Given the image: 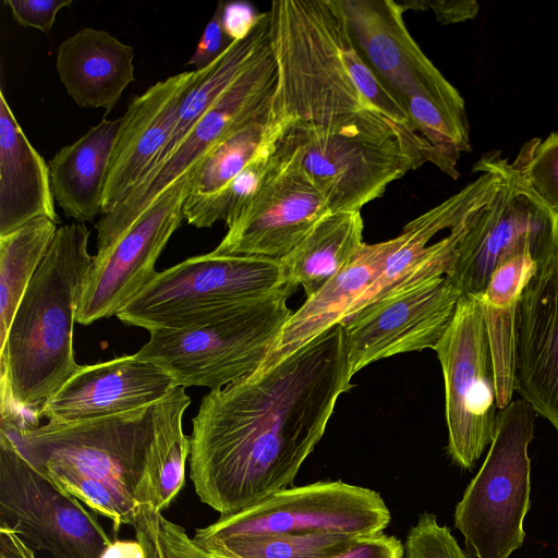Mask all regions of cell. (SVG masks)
<instances>
[{"label": "cell", "instance_id": "obj_22", "mask_svg": "<svg viewBox=\"0 0 558 558\" xmlns=\"http://www.w3.org/2000/svg\"><path fill=\"white\" fill-rule=\"evenodd\" d=\"M397 244V236L364 243L344 268L293 312L264 365L279 361L348 317L376 282Z\"/></svg>", "mask_w": 558, "mask_h": 558}, {"label": "cell", "instance_id": "obj_23", "mask_svg": "<svg viewBox=\"0 0 558 558\" xmlns=\"http://www.w3.org/2000/svg\"><path fill=\"white\" fill-rule=\"evenodd\" d=\"M50 170L17 123L0 90V236L37 217L61 222Z\"/></svg>", "mask_w": 558, "mask_h": 558}, {"label": "cell", "instance_id": "obj_16", "mask_svg": "<svg viewBox=\"0 0 558 558\" xmlns=\"http://www.w3.org/2000/svg\"><path fill=\"white\" fill-rule=\"evenodd\" d=\"M339 4L361 56L403 108L416 97L464 102L410 34L402 2L339 0Z\"/></svg>", "mask_w": 558, "mask_h": 558}, {"label": "cell", "instance_id": "obj_41", "mask_svg": "<svg viewBox=\"0 0 558 558\" xmlns=\"http://www.w3.org/2000/svg\"><path fill=\"white\" fill-rule=\"evenodd\" d=\"M0 553L9 558H37L35 550L11 527L0 525Z\"/></svg>", "mask_w": 558, "mask_h": 558}, {"label": "cell", "instance_id": "obj_21", "mask_svg": "<svg viewBox=\"0 0 558 558\" xmlns=\"http://www.w3.org/2000/svg\"><path fill=\"white\" fill-rule=\"evenodd\" d=\"M133 61V47L107 31L83 27L60 43L56 68L77 106L109 112L134 81Z\"/></svg>", "mask_w": 558, "mask_h": 558}, {"label": "cell", "instance_id": "obj_34", "mask_svg": "<svg viewBox=\"0 0 558 558\" xmlns=\"http://www.w3.org/2000/svg\"><path fill=\"white\" fill-rule=\"evenodd\" d=\"M145 558H220L198 545L186 530L148 504H141L133 526Z\"/></svg>", "mask_w": 558, "mask_h": 558}, {"label": "cell", "instance_id": "obj_1", "mask_svg": "<svg viewBox=\"0 0 558 558\" xmlns=\"http://www.w3.org/2000/svg\"><path fill=\"white\" fill-rule=\"evenodd\" d=\"M341 324L279 361L211 390L192 418L190 478L230 515L292 486L352 388Z\"/></svg>", "mask_w": 558, "mask_h": 558}, {"label": "cell", "instance_id": "obj_30", "mask_svg": "<svg viewBox=\"0 0 558 558\" xmlns=\"http://www.w3.org/2000/svg\"><path fill=\"white\" fill-rule=\"evenodd\" d=\"M293 142L290 126L267 143L226 185L209 194H190L184 205L186 222L196 228H210L218 221H225L228 227L268 175L286 159Z\"/></svg>", "mask_w": 558, "mask_h": 558}, {"label": "cell", "instance_id": "obj_35", "mask_svg": "<svg viewBox=\"0 0 558 558\" xmlns=\"http://www.w3.org/2000/svg\"><path fill=\"white\" fill-rule=\"evenodd\" d=\"M403 558H472L458 544L447 525L434 513L423 512L407 533Z\"/></svg>", "mask_w": 558, "mask_h": 558}, {"label": "cell", "instance_id": "obj_5", "mask_svg": "<svg viewBox=\"0 0 558 558\" xmlns=\"http://www.w3.org/2000/svg\"><path fill=\"white\" fill-rule=\"evenodd\" d=\"M286 289L240 304L199 326L150 332L135 353L163 368L184 388H223L260 368L293 312Z\"/></svg>", "mask_w": 558, "mask_h": 558}, {"label": "cell", "instance_id": "obj_18", "mask_svg": "<svg viewBox=\"0 0 558 558\" xmlns=\"http://www.w3.org/2000/svg\"><path fill=\"white\" fill-rule=\"evenodd\" d=\"M514 391L558 433V252L536 263L519 299Z\"/></svg>", "mask_w": 558, "mask_h": 558}, {"label": "cell", "instance_id": "obj_4", "mask_svg": "<svg viewBox=\"0 0 558 558\" xmlns=\"http://www.w3.org/2000/svg\"><path fill=\"white\" fill-rule=\"evenodd\" d=\"M89 235L85 223L58 228L0 349V383L36 423L46 401L81 367L74 357L73 328L93 260Z\"/></svg>", "mask_w": 558, "mask_h": 558}, {"label": "cell", "instance_id": "obj_38", "mask_svg": "<svg viewBox=\"0 0 558 558\" xmlns=\"http://www.w3.org/2000/svg\"><path fill=\"white\" fill-rule=\"evenodd\" d=\"M330 558H403V544L398 537L383 532L363 535Z\"/></svg>", "mask_w": 558, "mask_h": 558}, {"label": "cell", "instance_id": "obj_2", "mask_svg": "<svg viewBox=\"0 0 558 558\" xmlns=\"http://www.w3.org/2000/svg\"><path fill=\"white\" fill-rule=\"evenodd\" d=\"M277 100L296 132L399 142L418 167L441 160L355 46L339 0H278L268 11Z\"/></svg>", "mask_w": 558, "mask_h": 558}, {"label": "cell", "instance_id": "obj_40", "mask_svg": "<svg viewBox=\"0 0 558 558\" xmlns=\"http://www.w3.org/2000/svg\"><path fill=\"white\" fill-rule=\"evenodd\" d=\"M259 14L247 2L225 3L222 14L223 29L233 41L242 39L252 31Z\"/></svg>", "mask_w": 558, "mask_h": 558}, {"label": "cell", "instance_id": "obj_11", "mask_svg": "<svg viewBox=\"0 0 558 558\" xmlns=\"http://www.w3.org/2000/svg\"><path fill=\"white\" fill-rule=\"evenodd\" d=\"M278 68L269 46L226 89L178 147L142 178L129 195L95 225L97 252L123 234L181 175L196 166L228 134L256 114L276 94Z\"/></svg>", "mask_w": 558, "mask_h": 558}, {"label": "cell", "instance_id": "obj_7", "mask_svg": "<svg viewBox=\"0 0 558 558\" xmlns=\"http://www.w3.org/2000/svg\"><path fill=\"white\" fill-rule=\"evenodd\" d=\"M535 417L521 398L498 413L488 453L453 514L471 557L509 558L523 545V521L531 506L527 447Z\"/></svg>", "mask_w": 558, "mask_h": 558}, {"label": "cell", "instance_id": "obj_33", "mask_svg": "<svg viewBox=\"0 0 558 558\" xmlns=\"http://www.w3.org/2000/svg\"><path fill=\"white\" fill-rule=\"evenodd\" d=\"M510 163L527 192L558 217V132L529 141Z\"/></svg>", "mask_w": 558, "mask_h": 558}, {"label": "cell", "instance_id": "obj_3", "mask_svg": "<svg viewBox=\"0 0 558 558\" xmlns=\"http://www.w3.org/2000/svg\"><path fill=\"white\" fill-rule=\"evenodd\" d=\"M154 407L38 426L1 417L0 432L59 487L109 519L117 535L121 526L136 522V496L154 436Z\"/></svg>", "mask_w": 558, "mask_h": 558}, {"label": "cell", "instance_id": "obj_19", "mask_svg": "<svg viewBox=\"0 0 558 558\" xmlns=\"http://www.w3.org/2000/svg\"><path fill=\"white\" fill-rule=\"evenodd\" d=\"M205 70L169 76L129 102L110 157L102 215L112 211L154 166L174 130L185 94Z\"/></svg>", "mask_w": 558, "mask_h": 558}, {"label": "cell", "instance_id": "obj_9", "mask_svg": "<svg viewBox=\"0 0 558 558\" xmlns=\"http://www.w3.org/2000/svg\"><path fill=\"white\" fill-rule=\"evenodd\" d=\"M445 381L448 454L472 470L497 424L495 369L482 296L462 294L436 349Z\"/></svg>", "mask_w": 558, "mask_h": 558}, {"label": "cell", "instance_id": "obj_39", "mask_svg": "<svg viewBox=\"0 0 558 558\" xmlns=\"http://www.w3.org/2000/svg\"><path fill=\"white\" fill-rule=\"evenodd\" d=\"M401 2L407 10H432L436 20L442 25L472 20L480 11V5L474 0H412Z\"/></svg>", "mask_w": 558, "mask_h": 558}, {"label": "cell", "instance_id": "obj_20", "mask_svg": "<svg viewBox=\"0 0 558 558\" xmlns=\"http://www.w3.org/2000/svg\"><path fill=\"white\" fill-rule=\"evenodd\" d=\"M178 384L136 354L83 365L43 405L38 416L62 423L118 415L150 407Z\"/></svg>", "mask_w": 558, "mask_h": 558}, {"label": "cell", "instance_id": "obj_43", "mask_svg": "<svg viewBox=\"0 0 558 558\" xmlns=\"http://www.w3.org/2000/svg\"><path fill=\"white\" fill-rule=\"evenodd\" d=\"M0 558H9V557L5 556L4 554L0 553Z\"/></svg>", "mask_w": 558, "mask_h": 558}, {"label": "cell", "instance_id": "obj_13", "mask_svg": "<svg viewBox=\"0 0 558 558\" xmlns=\"http://www.w3.org/2000/svg\"><path fill=\"white\" fill-rule=\"evenodd\" d=\"M193 177L194 170L181 175L109 247L93 256L77 304L78 324L117 315L155 279V264L184 219Z\"/></svg>", "mask_w": 558, "mask_h": 558}, {"label": "cell", "instance_id": "obj_28", "mask_svg": "<svg viewBox=\"0 0 558 558\" xmlns=\"http://www.w3.org/2000/svg\"><path fill=\"white\" fill-rule=\"evenodd\" d=\"M269 44L270 20L267 11L259 14L248 35L233 41L187 90L181 102L174 130L154 166L178 147L204 113Z\"/></svg>", "mask_w": 558, "mask_h": 558}, {"label": "cell", "instance_id": "obj_15", "mask_svg": "<svg viewBox=\"0 0 558 558\" xmlns=\"http://www.w3.org/2000/svg\"><path fill=\"white\" fill-rule=\"evenodd\" d=\"M292 133L289 155L227 227L216 254L282 259L329 213L302 167V145Z\"/></svg>", "mask_w": 558, "mask_h": 558}, {"label": "cell", "instance_id": "obj_24", "mask_svg": "<svg viewBox=\"0 0 558 558\" xmlns=\"http://www.w3.org/2000/svg\"><path fill=\"white\" fill-rule=\"evenodd\" d=\"M121 119H102L49 160L54 199L68 218L84 223L101 214L112 148Z\"/></svg>", "mask_w": 558, "mask_h": 558}, {"label": "cell", "instance_id": "obj_27", "mask_svg": "<svg viewBox=\"0 0 558 558\" xmlns=\"http://www.w3.org/2000/svg\"><path fill=\"white\" fill-rule=\"evenodd\" d=\"M361 211L328 213L281 260L288 282L301 286L307 298L314 295L344 268L363 242Z\"/></svg>", "mask_w": 558, "mask_h": 558}, {"label": "cell", "instance_id": "obj_14", "mask_svg": "<svg viewBox=\"0 0 558 558\" xmlns=\"http://www.w3.org/2000/svg\"><path fill=\"white\" fill-rule=\"evenodd\" d=\"M461 295L447 275H438L400 287L344 318L351 376L381 359L435 350Z\"/></svg>", "mask_w": 558, "mask_h": 558}, {"label": "cell", "instance_id": "obj_42", "mask_svg": "<svg viewBox=\"0 0 558 558\" xmlns=\"http://www.w3.org/2000/svg\"><path fill=\"white\" fill-rule=\"evenodd\" d=\"M101 558H145V554L137 539H113V543L105 550Z\"/></svg>", "mask_w": 558, "mask_h": 558}, {"label": "cell", "instance_id": "obj_31", "mask_svg": "<svg viewBox=\"0 0 558 558\" xmlns=\"http://www.w3.org/2000/svg\"><path fill=\"white\" fill-rule=\"evenodd\" d=\"M58 228L49 218L37 217L0 236V349L25 290Z\"/></svg>", "mask_w": 558, "mask_h": 558}, {"label": "cell", "instance_id": "obj_17", "mask_svg": "<svg viewBox=\"0 0 558 558\" xmlns=\"http://www.w3.org/2000/svg\"><path fill=\"white\" fill-rule=\"evenodd\" d=\"M293 131L302 145V167L329 213L361 211L380 197L391 182L418 168L397 141L378 144Z\"/></svg>", "mask_w": 558, "mask_h": 558}, {"label": "cell", "instance_id": "obj_10", "mask_svg": "<svg viewBox=\"0 0 558 558\" xmlns=\"http://www.w3.org/2000/svg\"><path fill=\"white\" fill-rule=\"evenodd\" d=\"M83 505L0 432V524L52 558H101L113 541Z\"/></svg>", "mask_w": 558, "mask_h": 558}, {"label": "cell", "instance_id": "obj_8", "mask_svg": "<svg viewBox=\"0 0 558 558\" xmlns=\"http://www.w3.org/2000/svg\"><path fill=\"white\" fill-rule=\"evenodd\" d=\"M390 511L380 494L343 481H320L276 492L211 524L196 529L201 546L266 534L343 533L363 536L383 532Z\"/></svg>", "mask_w": 558, "mask_h": 558}, {"label": "cell", "instance_id": "obj_29", "mask_svg": "<svg viewBox=\"0 0 558 558\" xmlns=\"http://www.w3.org/2000/svg\"><path fill=\"white\" fill-rule=\"evenodd\" d=\"M291 123L279 107L276 90L268 104L222 138L196 166L191 194H209L226 185Z\"/></svg>", "mask_w": 558, "mask_h": 558}, {"label": "cell", "instance_id": "obj_37", "mask_svg": "<svg viewBox=\"0 0 558 558\" xmlns=\"http://www.w3.org/2000/svg\"><path fill=\"white\" fill-rule=\"evenodd\" d=\"M72 0H4L15 22L48 34L60 10L71 7Z\"/></svg>", "mask_w": 558, "mask_h": 558}, {"label": "cell", "instance_id": "obj_25", "mask_svg": "<svg viewBox=\"0 0 558 558\" xmlns=\"http://www.w3.org/2000/svg\"><path fill=\"white\" fill-rule=\"evenodd\" d=\"M536 262L530 250L498 264L482 295L495 369L496 400L506 408L514 392L515 315L519 299Z\"/></svg>", "mask_w": 558, "mask_h": 558}, {"label": "cell", "instance_id": "obj_6", "mask_svg": "<svg viewBox=\"0 0 558 558\" xmlns=\"http://www.w3.org/2000/svg\"><path fill=\"white\" fill-rule=\"evenodd\" d=\"M286 289L296 290L281 259L210 252L158 272L117 317L149 332L179 330Z\"/></svg>", "mask_w": 558, "mask_h": 558}, {"label": "cell", "instance_id": "obj_32", "mask_svg": "<svg viewBox=\"0 0 558 558\" xmlns=\"http://www.w3.org/2000/svg\"><path fill=\"white\" fill-rule=\"evenodd\" d=\"M356 537L343 533L266 534L202 547L220 558H330Z\"/></svg>", "mask_w": 558, "mask_h": 558}, {"label": "cell", "instance_id": "obj_36", "mask_svg": "<svg viewBox=\"0 0 558 558\" xmlns=\"http://www.w3.org/2000/svg\"><path fill=\"white\" fill-rule=\"evenodd\" d=\"M223 8L225 2H218L210 21L205 26L194 53L185 63V65L194 66L195 71L210 66L233 43L223 29Z\"/></svg>", "mask_w": 558, "mask_h": 558}, {"label": "cell", "instance_id": "obj_26", "mask_svg": "<svg viewBox=\"0 0 558 558\" xmlns=\"http://www.w3.org/2000/svg\"><path fill=\"white\" fill-rule=\"evenodd\" d=\"M190 403L185 388L178 386L155 404L154 436L136 496L138 505L148 504L162 512L182 489L191 453V438L183 433L182 421Z\"/></svg>", "mask_w": 558, "mask_h": 558}, {"label": "cell", "instance_id": "obj_12", "mask_svg": "<svg viewBox=\"0 0 558 558\" xmlns=\"http://www.w3.org/2000/svg\"><path fill=\"white\" fill-rule=\"evenodd\" d=\"M504 183L472 220L447 275L461 294L482 296L498 264L530 250L535 262L558 252V217L522 185L500 151L487 153Z\"/></svg>", "mask_w": 558, "mask_h": 558}]
</instances>
